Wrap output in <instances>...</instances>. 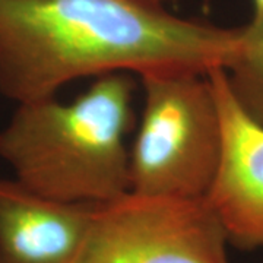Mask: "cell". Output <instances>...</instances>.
Segmentation results:
<instances>
[{"label": "cell", "instance_id": "6da1fadb", "mask_svg": "<svg viewBox=\"0 0 263 263\" xmlns=\"http://www.w3.org/2000/svg\"><path fill=\"white\" fill-rule=\"evenodd\" d=\"M241 28L171 15L145 0H0V94L56 97L84 78L226 69Z\"/></svg>", "mask_w": 263, "mask_h": 263}, {"label": "cell", "instance_id": "7a4b0ae2", "mask_svg": "<svg viewBox=\"0 0 263 263\" xmlns=\"http://www.w3.org/2000/svg\"><path fill=\"white\" fill-rule=\"evenodd\" d=\"M133 88L132 75L111 73L69 103L16 104L0 129V158L21 184L54 200L100 205L122 196L130 190Z\"/></svg>", "mask_w": 263, "mask_h": 263}, {"label": "cell", "instance_id": "3957f363", "mask_svg": "<svg viewBox=\"0 0 263 263\" xmlns=\"http://www.w3.org/2000/svg\"><path fill=\"white\" fill-rule=\"evenodd\" d=\"M139 79L143 105L129 149L130 192L205 199L222 148L221 116L209 75L161 70Z\"/></svg>", "mask_w": 263, "mask_h": 263}, {"label": "cell", "instance_id": "277c9868", "mask_svg": "<svg viewBox=\"0 0 263 263\" xmlns=\"http://www.w3.org/2000/svg\"><path fill=\"white\" fill-rule=\"evenodd\" d=\"M228 245L205 199L129 190L94 205L72 263H230Z\"/></svg>", "mask_w": 263, "mask_h": 263}, {"label": "cell", "instance_id": "5b68a950", "mask_svg": "<svg viewBox=\"0 0 263 263\" xmlns=\"http://www.w3.org/2000/svg\"><path fill=\"white\" fill-rule=\"evenodd\" d=\"M208 75L221 116L222 148L205 200L230 245L263 249V127L235 103L224 69Z\"/></svg>", "mask_w": 263, "mask_h": 263}, {"label": "cell", "instance_id": "8992f818", "mask_svg": "<svg viewBox=\"0 0 263 263\" xmlns=\"http://www.w3.org/2000/svg\"><path fill=\"white\" fill-rule=\"evenodd\" d=\"M94 205L38 195L0 179V263H72Z\"/></svg>", "mask_w": 263, "mask_h": 263}, {"label": "cell", "instance_id": "52a82bcc", "mask_svg": "<svg viewBox=\"0 0 263 263\" xmlns=\"http://www.w3.org/2000/svg\"><path fill=\"white\" fill-rule=\"evenodd\" d=\"M224 73L235 103L263 127V18L241 28L238 48Z\"/></svg>", "mask_w": 263, "mask_h": 263}, {"label": "cell", "instance_id": "ba28073f", "mask_svg": "<svg viewBox=\"0 0 263 263\" xmlns=\"http://www.w3.org/2000/svg\"><path fill=\"white\" fill-rule=\"evenodd\" d=\"M253 3V19L263 18V0H252Z\"/></svg>", "mask_w": 263, "mask_h": 263}, {"label": "cell", "instance_id": "9c48e42d", "mask_svg": "<svg viewBox=\"0 0 263 263\" xmlns=\"http://www.w3.org/2000/svg\"><path fill=\"white\" fill-rule=\"evenodd\" d=\"M145 2H149V3H154V5H160L161 3H164V2H168V0H145Z\"/></svg>", "mask_w": 263, "mask_h": 263}]
</instances>
